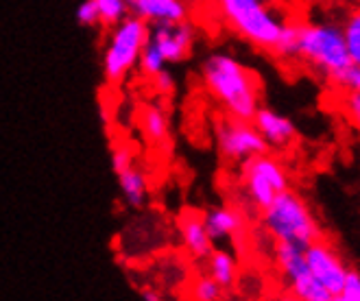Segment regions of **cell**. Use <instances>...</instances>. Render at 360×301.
I'll return each instance as SVG.
<instances>
[{
    "mask_svg": "<svg viewBox=\"0 0 360 301\" xmlns=\"http://www.w3.org/2000/svg\"><path fill=\"white\" fill-rule=\"evenodd\" d=\"M238 173V186L245 195V201L253 210H264L280 192L290 188V175L284 164L269 153L245 160Z\"/></svg>",
    "mask_w": 360,
    "mask_h": 301,
    "instance_id": "obj_6",
    "label": "cell"
},
{
    "mask_svg": "<svg viewBox=\"0 0 360 301\" xmlns=\"http://www.w3.org/2000/svg\"><path fill=\"white\" fill-rule=\"evenodd\" d=\"M201 83L225 116L251 120L260 107V79L234 55L214 51L201 61Z\"/></svg>",
    "mask_w": 360,
    "mask_h": 301,
    "instance_id": "obj_1",
    "label": "cell"
},
{
    "mask_svg": "<svg viewBox=\"0 0 360 301\" xmlns=\"http://www.w3.org/2000/svg\"><path fill=\"white\" fill-rule=\"evenodd\" d=\"M328 79H330V83L334 85V88H336V90H341L343 94L360 92V63L349 61L347 66L338 68V70L332 72Z\"/></svg>",
    "mask_w": 360,
    "mask_h": 301,
    "instance_id": "obj_19",
    "label": "cell"
},
{
    "mask_svg": "<svg viewBox=\"0 0 360 301\" xmlns=\"http://www.w3.org/2000/svg\"><path fill=\"white\" fill-rule=\"evenodd\" d=\"M118 188L124 203L134 210L144 207L146 199H149V179H146V175L138 166H131L118 173Z\"/></svg>",
    "mask_w": 360,
    "mask_h": 301,
    "instance_id": "obj_16",
    "label": "cell"
},
{
    "mask_svg": "<svg viewBox=\"0 0 360 301\" xmlns=\"http://www.w3.org/2000/svg\"><path fill=\"white\" fill-rule=\"evenodd\" d=\"M275 264H278L284 282L295 299L334 301L332 295L312 277V273L306 264L304 247L284 243V241H275Z\"/></svg>",
    "mask_w": 360,
    "mask_h": 301,
    "instance_id": "obj_7",
    "label": "cell"
},
{
    "mask_svg": "<svg viewBox=\"0 0 360 301\" xmlns=\"http://www.w3.org/2000/svg\"><path fill=\"white\" fill-rule=\"evenodd\" d=\"M338 301H360V273L349 269L345 279H343V286L341 293L336 297Z\"/></svg>",
    "mask_w": 360,
    "mask_h": 301,
    "instance_id": "obj_24",
    "label": "cell"
},
{
    "mask_svg": "<svg viewBox=\"0 0 360 301\" xmlns=\"http://www.w3.org/2000/svg\"><path fill=\"white\" fill-rule=\"evenodd\" d=\"M149 39V25L136 15H127L108 29L103 46V77L112 85H120L138 68L140 53Z\"/></svg>",
    "mask_w": 360,
    "mask_h": 301,
    "instance_id": "obj_5",
    "label": "cell"
},
{
    "mask_svg": "<svg viewBox=\"0 0 360 301\" xmlns=\"http://www.w3.org/2000/svg\"><path fill=\"white\" fill-rule=\"evenodd\" d=\"M149 41L158 46L166 63H181L195 51L197 29L190 20L149 27Z\"/></svg>",
    "mask_w": 360,
    "mask_h": 301,
    "instance_id": "obj_10",
    "label": "cell"
},
{
    "mask_svg": "<svg viewBox=\"0 0 360 301\" xmlns=\"http://www.w3.org/2000/svg\"><path fill=\"white\" fill-rule=\"evenodd\" d=\"M201 219H203V225L207 229V236L214 245L236 241L238 236H243V231H245V214L234 205L207 207L201 214Z\"/></svg>",
    "mask_w": 360,
    "mask_h": 301,
    "instance_id": "obj_13",
    "label": "cell"
},
{
    "mask_svg": "<svg viewBox=\"0 0 360 301\" xmlns=\"http://www.w3.org/2000/svg\"><path fill=\"white\" fill-rule=\"evenodd\" d=\"M168 66V63L164 61V57H162V53L158 51V46L153 44V41H149L146 39V44H144V49H142V53H140V59H138V68H140V72L144 75V77H153V75H158L160 70H164Z\"/></svg>",
    "mask_w": 360,
    "mask_h": 301,
    "instance_id": "obj_21",
    "label": "cell"
},
{
    "mask_svg": "<svg viewBox=\"0 0 360 301\" xmlns=\"http://www.w3.org/2000/svg\"><path fill=\"white\" fill-rule=\"evenodd\" d=\"M151 81H153V88H155V92L160 94V96H173L175 94V90H177V83H175V77L168 72L166 68L164 70H160L158 75H153L151 77Z\"/></svg>",
    "mask_w": 360,
    "mask_h": 301,
    "instance_id": "obj_26",
    "label": "cell"
},
{
    "mask_svg": "<svg viewBox=\"0 0 360 301\" xmlns=\"http://www.w3.org/2000/svg\"><path fill=\"white\" fill-rule=\"evenodd\" d=\"M227 27L260 51H278L290 20L280 15L266 0H214Z\"/></svg>",
    "mask_w": 360,
    "mask_h": 301,
    "instance_id": "obj_2",
    "label": "cell"
},
{
    "mask_svg": "<svg viewBox=\"0 0 360 301\" xmlns=\"http://www.w3.org/2000/svg\"><path fill=\"white\" fill-rule=\"evenodd\" d=\"M295 59L306 61L312 70L323 77H330L338 68L347 66L352 61L343 27L323 20V23H300L297 27V51Z\"/></svg>",
    "mask_w": 360,
    "mask_h": 301,
    "instance_id": "obj_4",
    "label": "cell"
},
{
    "mask_svg": "<svg viewBox=\"0 0 360 301\" xmlns=\"http://www.w3.org/2000/svg\"><path fill=\"white\" fill-rule=\"evenodd\" d=\"M179 236H181V245L188 251V255L203 260V257L214 249V243L207 236V229L203 225L201 214L188 212L179 221Z\"/></svg>",
    "mask_w": 360,
    "mask_h": 301,
    "instance_id": "obj_14",
    "label": "cell"
},
{
    "mask_svg": "<svg viewBox=\"0 0 360 301\" xmlns=\"http://www.w3.org/2000/svg\"><path fill=\"white\" fill-rule=\"evenodd\" d=\"M129 13L149 27L184 23L193 15V0H129Z\"/></svg>",
    "mask_w": 360,
    "mask_h": 301,
    "instance_id": "obj_11",
    "label": "cell"
},
{
    "mask_svg": "<svg viewBox=\"0 0 360 301\" xmlns=\"http://www.w3.org/2000/svg\"><path fill=\"white\" fill-rule=\"evenodd\" d=\"M136 166V153L127 146V144H118L112 148V168L116 170V175L122 173V170Z\"/></svg>",
    "mask_w": 360,
    "mask_h": 301,
    "instance_id": "obj_25",
    "label": "cell"
},
{
    "mask_svg": "<svg viewBox=\"0 0 360 301\" xmlns=\"http://www.w3.org/2000/svg\"><path fill=\"white\" fill-rule=\"evenodd\" d=\"M304 255H306V264H308L312 277L332 295V299H336L338 293H341L343 279L349 271L341 253H338L330 243L319 238L304 249Z\"/></svg>",
    "mask_w": 360,
    "mask_h": 301,
    "instance_id": "obj_9",
    "label": "cell"
},
{
    "mask_svg": "<svg viewBox=\"0 0 360 301\" xmlns=\"http://www.w3.org/2000/svg\"><path fill=\"white\" fill-rule=\"evenodd\" d=\"M203 260H205V273L214 279L223 290H229V288L236 286V282H238V260L229 249L214 247L203 257Z\"/></svg>",
    "mask_w": 360,
    "mask_h": 301,
    "instance_id": "obj_15",
    "label": "cell"
},
{
    "mask_svg": "<svg viewBox=\"0 0 360 301\" xmlns=\"http://www.w3.org/2000/svg\"><path fill=\"white\" fill-rule=\"evenodd\" d=\"M140 297H142L144 301H160V299H162V295L155 293L153 288H144V290H140Z\"/></svg>",
    "mask_w": 360,
    "mask_h": 301,
    "instance_id": "obj_28",
    "label": "cell"
},
{
    "mask_svg": "<svg viewBox=\"0 0 360 301\" xmlns=\"http://www.w3.org/2000/svg\"><path fill=\"white\" fill-rule=\"evenodd\" d=\"M341 27H343V37H345L349 59L354 63H360V9L352 11Z\"/></svg>",
    "mask_w": 360,
    "mask_h": 301,
    "instance_id": "obj_20",
    "label": "cell"
},
{
    "mask_svg": "<svg viewBox=\"0 0 360 301\" xmlns=\"http://www.w3.org/2000/svg\"><path fill=\"white\" fill-rule=\"evenodd\" d=\"M262 227L273 241H284L300 247L321 238V225L308 201L295 190H284L262 210Z\"/></svg>",
    "mask_w": 360,
    "mask_h": 301,
    "instance_id": "obj_3",
    "label": "cell"
},
{
    "mask_svg": "<svg viewBox=\"0 0 360 301\" xmlns=\"http://www.w3.org/2000/svg\"><path fill=\"white\" fill-rule=\"evenodd\" d=\"M343 112L360 134V92H349L343 96Z\"/></svg>",
    "mask_w": 360,
    "mask_h": 301,
    "instance_id": "obj_27",
    "label": "cell"
},
{
    "mask_svg": "<svg viewBox=\"0 0 360 301\" xmlns=\"http://www.w3.org/2000/svg\"><path fill=\"white\" fill-rule=\"evenodd\" d=\"M266 3H271V5H278V3H282V0H266Z\"/></svg>",
    "mask_w": 360,
    "mask_h": 301,
    "instance_id": "obj_29",
    "label": "cell"
},
{
    "mask_svg": "<svg viewBox=\"0 0 360 301\" xmlns=\"http://www.w3.org/2000/svg\"><path fill=\"white\" fill-rule=\"evenodd\" d=\"M214 140L221 158L229 164H243L245 160L269 150L256 124L231 116H223L214 122Z\"/></svg>",
    "mask_w": 360,
    "mask_h": 301,
    "instance_id": "obj_8",
    "label": "cell"
},
{
    "mask_svg": "<svg viewBox=\"0 0 360 301\" xmlns=\"http://www.w3.org/2000/svg\"><path fill=\"white\" fill-rule=\"evenodd\" d=\"M75 15L81 27H88V29L101 27V15H98V7L94 0H81Z\"/></svg>",
    "mask_w": 360,
    "mask_h": 301,
    "instance_id": "obj_23",
    "label": "cell"
},
{
    "mask_svg": "<svg viewBox=\"0 0 360 301\" xmlns=\"http://www.w3.org/2000/svg\"><path fill=\"white\" fill-rule=\"evenodd\" d=\"M101 15V27L112 29L129 15V0H94Z\"/></svg>",
    "mask_w": 360,
    "mask_h": 301,
    "instance_id": "obj_18",
    "label": "cell"
},
{
    "mask_svg": "<svg viewBox=\"0 0 360 301\" xmlns=\"http://www.w3.org/2000/svg\"><path fill=\"white\" fill-rule=\"evenodd\" d=\"M190 297L197 299V301H219V299L225 297V290L205 273V275H199L195 282H193V288H190Z\"/></svg>",
    "mask_w": 360,
    "mask_h": 301,
    "instance_id": "obj_22",
    "label": "cell"
},
{
    "mask_svg": "<svg viewBox=\"0 0 360 301\" xmlns=\"http://www.w3.org/2000/svg\"><path fill=\"white\" fill-rule=\"evenodd\" d=\"M251 122L256 124L258 134L262 136L269 148H288L297 140V127H295V122L284 114L271 110V107L260 105Z\"/></svg>",
    "mask_w": 360,
    "mask_h": 301,
    "instance_id": "obj_12",
    "label": "cell"
},
{
    "mask_svg": "<svg viewBox=\"0 0 360 301\" xmlns=\"http://www.w3.org/2000/svg\"><path fill=\"white\" fill-rule=\"evenodd\" d=\"M142 136L151 144H164L168 140V132H171V122H168V114L160 105H146L140 116Z\"/></svg>",
    "mask_w": 360,
    "mask_h": 301,
    "instance_id": "obj_17",
    "label": "cell"
}]
</instances>
